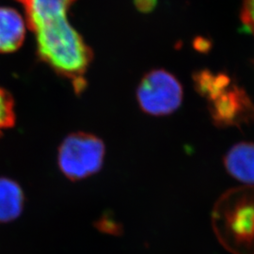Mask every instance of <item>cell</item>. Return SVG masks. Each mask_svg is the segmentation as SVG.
Segmentation results:
<instances>
[{"instance_id": "9", "label": "cell", "mask_w": 254, "mask_h": 254, "mask_svg": "<svg viewBox=\"0 0 254 254\" xmlns=\"http://www.w3.org/2000/svg\"><path fill=\"white\" fill-rule=\"evenodd\" d=\"M25 8L27 22L52 13L68 12L76 0H17Z\"/></svg>"}, {"instance_id": "3", "label": "cell", "mask_w": 254, "mask_h": 254, "mask_svg": "<svg viewBox=\"0 0 254 254\" xmlns=\"http://www.w3.org/2000/svg\"><path fill=\"white\" fill-rule=\"evenodd\" d=\"M219 201L214 213V225L221 241L239 253L240 246L254 248V188H245L230 192Z\"/></svg>"}, {"instance_id": "4", "label": "cell", "mask_w": 254, "mask_h": 254, "mask_svg": "<svg viewBox=\"0 0 254 254\" xmlns=\"http://www.w3.org/2000/svg\"><path fill=\"white\" fill-rule=\"evenodd\" d=\"M105 151V144L98 136L81 132L73 133L60 146L59 167L70 180L85 179L100 171Z\"/></svg>"}, {"instance_id": "10", "label": "cell", "mask_w": 254, "mask_h": 254, "mask_svg": "<svg viewBox=\"0 0 254 254\" xmlns=\"http://www.w3.org/2000/svg\"><path fill=\"white\" fill-rule=\"evenodd\" d=\"M15 123L14 103L8 91L0 88V136Z\"/></svg>"}, {"instance_id": "7", "label": "cell", "mask_w": 254, "mask_h": 254, "mask_svg": "<svg viewBox=\"0 0 254 254\" xmlns=\"http://www.w3.org/2000/svg\"><path fill=\"white\" fill-rule=\"evenodd\" d=\"M26 35L24 19L15 9L0 7V52H14L23 45Z\"/></svg>"}, {"instance_id": "11", "label": "cell", "mask_w": 254, "mask_h": 254, "mask_svg": "<svg viewBox=\"0 0 254 254\" xmlns=\"http://www.w3.org/2000/svg\"><path fill=\"white\" fill-rule=\"evenodd\" d=\"M135 5L138 10L142 12H149L156 6V0H135Z\"/></svg>"}, {"instance_id": "8", "label": "cell", "mask_w": 254, "mask_h": 254, "mask_svg": "<svg viewBox=\"0 0 254 254\" xmlns=\"http://www.w3.org/2000/svg\"><path fill=\"white\" fill-rule=\"evenodd\" d=\"M25 203L24 192L11 179L0 177V223L10 222L21 215Z\"/></svg>"}, {"instance_id": "6", "label": "cell", "mask_w": 254, "mask_h": 254, "mask_svg": "<svg viewBox=\"0 0 254 254\" xmlns=\"http://www.w3.org/2000/svg\"><path fill=\"white\" fill-rule=\"evenodd\" d=\"M224 165L236 180L254 185V142H240L233 146L225 155Z\"/></svg>"}, {"instance_id": "5", "label": "cell", "mask_w": 254, "mask_h": 254, "mask_svg": "<svg viewBox=\"0 0 254 254\" xmlns=\"http://www.w3.org/2000/svg\"><path fill=\"white\" fill-rule=\"evenodd\" d=\"M137 102L147 114L165 116L181 106L183 87L179 80L163 69L146 73L137 87Z\"/></svg>"}, {"instance_id": "1", "label": "cell", "mask_w": 254, "mask_h": 254, "mask_svg": "<svg viewBox=\"0 0 254 254\" xmlns=\"http://www.w3.org/2000/svg\"><path fill=\"white\" fill-rule=\"evenodd\" d=\"M27 25L36 35L40 59L70 79L77 93L81 92L86 87L85 74L92 61V51L69 23L67 12L48 14Z\"/></svg>"}, {"instance_id": "2", "label": "cell", "mask_w": 254, "mask_h": 254, "mask_svg": "<svg viewBox=\"0 0 254 254\" xmlns=\"http://www.w3.org/2000/svg\"><path fill=\"white\" fill-rule=\"evenodd\" d=\"M195 88L209 103L212 119L218 127H240L254 119V106L245 90L225 73L203 70L194 75Z\"/></svg>"}]
</instances>
